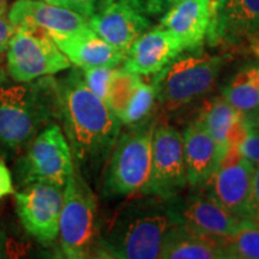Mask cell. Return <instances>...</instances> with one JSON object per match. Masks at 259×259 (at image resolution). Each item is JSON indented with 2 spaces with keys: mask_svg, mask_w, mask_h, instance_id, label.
I'll use <instances>...</instances> for the list:
<instances>
[{
  "mask_svg": "<svg viewBox=\"0 0 259 259\" xmlns=\"http://www.w3.org/2000/svg\"><path fill=\"white\" fill-rule=\"evenodd\" d=\"M58 107L74 166L96 170L111 155L121 122L77 70L58 83Z\"/></svg>",
  "mask_w": 259,
  "mask_h": 259,
  "instance_id": "6da1fadb",
  "label": "cell"
},
{
  "mask_svg": "<svg viewBox=\"0 0 259 259\" xmlns=\"http://www.w3.org/2000/svg\"><path fill=\"white\" fill-rule=\"evenodd\" d=\"M0 79V144L18 150L59 116L58 82L46 76L36 82L8 84L3 73Z\"/></svg>",
  "mask_w": 259,
  "mask_h": 259,
  "instance_id": "7a4b0ae2",
  "label": "cell"
},
{
  "mask_svg": "<svg viewBox=\"0 0 259 259\" xmlns=\"http://www.w3.org/2000/svg\"><path fill=\"white\" fill-rule=\"evenodd\" d=\"M176 222L171 210L155 200L128 205L116 216L103 247L112 258H161L166 236Z\"/></svg>",
  "mask_w": 259,
  "mask_h": 259,
  "instance_id": "3957f363",
  "label": "cell"
},
{
  "mask_svg": "<svg viewBox=\"0 0 259 259\" xmlns=\"http://www.w3.org/2000/svg\"><path fill=\"white\" fill-rule=\"evenodd\" d=\"M154 125L141 121L119 135L103 179L108 197L132 196L144 192L151 170V142Z\"/></svg>",
  "mask_w": 259,
  "mask_h": 259,
  "instance_id": "277c9868",
  "label": "cell"
},
{
  "mask_svg": "<svg viewBox=\"0 0 259 259\" xmlns=\"http://www.w3.org/2000/svg\"><path fill=\"white\" fill-rule=\"evenodd\" d=\"M223 58L210 54L189 56L171 61L155 80L156 100L162 112L173 114L198 101L213 88Z\"/></svg>",
  "mask_w": 259,
  "mask_h": 259,
  "instance_id": "5b68a950",
  "label": "cell"
},
{
  "mask_svg": "<svg viewBox=\"0 0 259 259\" xmlns=\"http://www.w3.org/2000/svg\"><path fill=\"white\" fill-rule=\"evenodd\" d=\"M74 167L63 130L57 124H48L27 144V150L18 158L15 171L22 187L45 183L64 189Z\"/></svg>",
  "mask_w": 259,
  "mask_h": 259,
  "instance_id": "8992f818",
  "label": "cell"
},
{
  "mask_svg": "<svg viewBox=\"0 0 259 259\" xmlns=\"http://www.w3.org/2000/svg\"><path fill=\"white\" fill-rule=\"evenodd\" d=\"M58 236L66 258L90 257L95 247L96 200L92 190L76 170L64 187Z\"/></svg>",
  "mask_w": 259,
  "mask_h": 259,
  "instance_id": "52a82bcc",
  "label": "cell"
},
{
  "mask_svg": "<svg viewBox=\"0 0 259 259\" xmlns=\"http://www.w3.org/2000/svg\"><path fill=\"white\" fill-rule=\"evenodd\" d=\"M6 52V69L14 82H31L71 66L51 35L41 29H16Z\"/></svg>",
  "mask_w": 259,
  "mask_h": 259,
  "instance_id": "ba28073f",
  "label": "cell"
},
{
  "mask_svg": "<svg viewBox=\"0 0 259 259\" xmlns=\"http://www.w3.org/2000/svg\"><path fill=\"white\" fill-rule=\"evenodd\" d=\"M187 184L183 135L176 127H154L151 170L144 193L162 199L177 197Z\"/></svg>",
  "mask_w": 259,
  "mask_h": 259,
  "instance_id": "9c48e42d",
  "label": "cell"
},
{
  "mask_svg": "<svg viewBox=\"0 0 259 259\" xmlns=\"http://www.w3.org/2000/svg\"><path fill=\"white\" fill-rule=\"evenodd\" d=\"M254 166L241 155L236 145L231 147L205 183L204 193L241 219H247L252 176Z\"/></svg>",
  "mask_w": 259,
  "mask_h": 259,
  "instance_id": "30bf717a",
  "label": "cell"
},
{
  "mask_svg": "<svg viewBox=\"0 0 259 259\" xmlns=\"http://www.w3.org/2000/svg\"><path fill=\"white\" fill-rule=\"evenodd\" d=\"M64 189L32 183L15 193V208L25 232L42 244H51L59 234Z\"/></svg>",
  "mask_w": 259,
  "mask_h": 259,
  "instance_id": "8fae6325",
  "label": "cell"
},
{
  "mask_svg": "<svg viewBox=\"0 0 259 259\" xmlns=\"http://www.w3.org/2000/svg\"><path fill=\"white\" fill-rule=\"evenodd\" d=\"M208 40L211 45H242L259 40V0H213Z\"/></svg>",
  "mask_w": 259,
  "mask_h": 259,
  "instance_id": "7c38bea8",
  "label": "cell"
},
{
  "mask_svg": "<svg viewBox=\"0 0 259 259\" xmlns=\"http://www.w3.org/2000/svg\"><path fill=\"white\" fill-rule=\"evenodd\" d=\"M8 18L15 29L36 28L51 36H67L90 29L88 19L82 15L42 0H16Z\"/></svg>",
  "mask_w": 259,
  "mask_h": 259,
  "instance_id": "4fadbf2b",
  "label": "cell"
},
{
  "mask_svg": "<svg viewBox=\"0 0 259 259\" xmlns=\"http://www.w3.org/2000/svg\"><path fill=\"white\" fill-rule=\"evenodd\" d=\"M185 51L176 35L161 25L145 31L126 52L122 67L136 74H157Z\"/></svg>",
  "mask_w": 259,
  "mask_h": 259,
  "instance_id": "5bb4252c",
  "label": "cell"
},
{
  "mask_svg": "<svg viewBox=\"0 0 259 259\" xmlns=\"http://www.w3.org/2000/svg\"><path fill=\"white\" fill-rule=\"evenodd\" d=\"M88 22L90 29L96 35L125 53L151 25L150 19L122 0L113 2L101 12L89 18Z\"/></svg>",
  "mask_w": 259,
  "mask_h": 259,
  "instance_id": "9a60e30c",
  "label": "cell"
},
{
  "mask_svg": "<svg viewBox=\"0 0 259 259\" xmlns=\"http://www.w3.org/2000/svg\"><path fill=\"white\" fill-rule=\"evenodd\" d=\"M213 0H180L161 17L160 25L179 38L185 50L202 46L208 36Z\"/></svg>",
  "mask_w": 259,
  "mask_h": 259,
  "instance_id": "2e32d148",
  "label": "cell"
},
{
  "mask_svg": "<svg viewBox=\"0 0 259 259\" xmlns=\"http://www.w3.org/2000/svg\"><path fill=\"white\" fill-rule=\"evenodd\" d=\"M174 218L178 222L213 238L232 234L245 220L229 212L205 193L190 197L179 206Z\"/></svg>",
  "mask_w": 259,
  "mask_h": 259,
  "instance_id": "e0dca14e",
  "label": "cell"
},
{
  "mask_svg": "<svg viewBox=\"0 0 259 259\" xmlns=\"http://www.w3.org/2000/svg\"><path fill=\"white\" fill-rule=\"evenodd\" d=\"M71 64L80 69L95 66L116 67L122 64L126 53L112 46L92 29L67 36H51Z\"/></svg>",
  "mask_w": 259,
  "mask_h": 259,
  "instance_id": "ac0fdd59",
  "label": "cell"
},
{
  "mask_svg": "<svg viewBox=\"0 0 259 259\" xmlns=\"http://www.w3.org/2000/svg\"><path fill=\"white\" fill-rule=\"evenodd\" d=\"M183 145L187 183L200 187L226 153H223L215 139L197 120L184 131Z\"/></svg>",
  "mask_w": 259,
  "mask_h": 259,
  "instance_id": "d6986e66",
  "label": "cell"
},
{
  "mask_svg": "<svg viewBox=\"0 0 259 259\" xmlns=\"http://www.w3.org/2000/svg\"><path fill=\"white\" fill-rule=\"evenodd\" d=\"M197 121L205 127L223 153L240 143L248 127L245 116L223 96L212 97L204 102Z\"/></svg>",
  "mask_w": 259,
  "mask_h": 259,
  "instance_id": "ffe728a7",
  "label": "cell"
},
{
  "mask_svg": "<svg viewBox=\"0 0 259 259\" xmlns=\"http://www.w3.org/2000/svg\"><path fill=\"white\" fill-rule=\"evenodd\" d=\"M161 258L221 259L227 254L218 239L177 221L166 236Z\"/></svg>",
  "mask_w": 259,
  "mask_h": 259,
  "instance_id": "44dd1931",
  "label": "cell"
},
{
  "mask_svg": "<svg viewBox=\"0 0 259 259\" xmlns=\"http://www.w3.org/2000/svg\"><path fill=\"white\" fill-rule=\"evenodd\" d=\"M222 96L251 125L259 113V64L248 65L236 72L223 89Z\"/></svg>",
  "mask_w": 259,
  "mask_h": 259,
  "instance_id": "7402d4cb",
  "label": "cell"
},
{
  "mask_svg": "<svg viewBox=\"0 0 259 259\" xmlns=\"http://www.w3.org/2000/svg\"><path fill=\"white\" fill-rule=\"evenodd\" d=\"M227 258L259 259V225L245 219L232 234L216 238Z\"/></svg>",
  "mask_w": 259,
  "mask_h": 259,
  "instance_id": "603a6c76",
  "label": "cell"
},
{
  "mask_svg": "<svg viewBox=\"0 0 259 259\" xmlns=\"http://www.w3.org/2000/svg\"><path fill=\"white\" fill-rule=\"evenodd\" d=\"M118 67V66H116ZM116 67L113 66H95L83 69V79L87 87L99 96L103 101H107L108 97L109 84H111L112 76Z\"/></svg>",
  "mask_w": 259,
  "mask_h": 259,
  "instance_id": "cb8c5ba5",
  "label": "cell"
},
{
  "mask_svg": "<svg viewBox=\"0 0 259 259\" xmlns=\"http://www.w3.org/2000/svg\"><path fill=\"white\" fill-rule=\"evenodd\" d=\"M115 0H54V4L70 9L87 19L92 18Z\"/></svg>",
  "mask_w": 259,
  "mask_h": 259,
  "instance_id": "d4e9b609",
  "label": "cell"
},
{
  "mask_svg": "<svg viewBox=\"0 0 259 259\" xmlns=\"http://www.w3.org/2000/svg\"><path fill=\"white\" fill-rule=\"evenodd\" d=\"M145 17H162L180 0H122Z\"/></svg>",
  "mask_w": 259,
  "mask_h": 259,
  "instance_id": "484cf974",
  "label": "cell"
},
{
  "mask_svg": "<svg viewBox=\"0 0 259 259\" xmlns=\"http://www.w3.org/2000/svg\"><path fill=\"white\" fill-rule=\"evenodd\" d=\"M236 147L253 166H259V124L248 125L245 137Z\"/></svg>",
  "mask_w": 259,
  "mask_h": 259,
  "instance_id": "4316f807",
  "label": "cell"
},
{
  "mask_svg": "<svg viewBox=\"0 0 259 259\" xmlns=\"http://www.w3.org/2000/svg\"><path fill=\"white\" fill-rule=\"evenodd\" d=\"M247 220L259 222V166H254L252 176L250 200L247 208Z\"/></svg>",
  "mask_w": 259,
  "mask_h": 259,
  "instance_id": "83f0119b",
  "label": "cell"
},
{
  "mask_svg": "<svg viewBox=\"0 0 259 259\" xmlns=\"http://www.w3.org/2000/svg\"><path fill=\"white\" fill-rule=\"evenodd\" d=\"M16 29L8 17L0 16V57L8 51V47L14 36Z\"/></svg>",
  "mask_w": 259,
  "mask_h": 259,
  "instance_id": "f1b7e54d",
  "label": "cell"
},
{
  "mask_svg": "<svg viewBox=\"0 0 259 259\" xmlns=\"http://www.w3.org/2000/svg\"><path fill=\"white\" fill-rule=\"evenodd\" d=\"M12 193H15V189L12 185L11 171L6 166L4 158L0 156V199Z\"/></svg>",
  "mask_w": 259,
  "mask_h": 259,
  "instance_id": "f546056e",
  "label": "cell"
},
{
  "mask_svg": "<svg viewBox=\"0 0 259 259\" xmlns=\"http://www.w3.org/2000/svg\"><path fill=\"white\" fill-rule=\"evenodd\" d=\"M5 247H6V238L4 232L0 231V258H4L5 255Z\"/></svg>",
  "mask_w": 259,
  "mask_h": 259,
  "instance_id": "4dcf8cb0",
  "label": "cell"
},
{
  "mask_svg": "<svg viewBox=\"0 0 259 259\" xmlns=\"http://www.w3.org/2000/svg\"><path fill=\"white\" fill-rule=\"evenodd\" d=\"M6 4H8V0H0V10L6 11Z\"/></svg>",
  "mask_w": 259,
  "mask_h": 259,
  "instance_id": "1f68e13d",
  "label": "cell"
},
{
  "mask_svg": "<svg viewBox=\"0 0 259 259\" xmlns=\"http://www.w3.org/2000/svg\"><path fill=\"white\" fill-rule=\"evenodd\" d=\"M254 124H259V113H258L257 118H255V119H254V121H253V122H252V124H251V125H254Z\"/></svg>",
  "mask_w": 259,
  "mask_h": 259,
  "instance_id": "d6a6232c",
  "label": "cell"
},
{
  "mask_svg": "<svg viewBox=\"0 0 259 259\" xmlns=\"http://www.w3.org/2000/svg\"><path fill=\"white\" fill-rule=\"evenodd\" d=\"M42 2H46V3H51V4H54V0H42Z\"/></svg>",
  "mask_w": 259,
  "mask_h": 259,
  "instance_id": "836d02e7",
  "label": "cell"
},
{
  "mask_svg": "<svg viewBox=\"0 0 259 259\" xmlns=\"http://www.w3.org/2000/svg\"><path fill=\"white\" fill-rule=\"evenodd\" d=\"M257 223H258V225H259V222H257Z\"/></svg>",
  "mask_w": 259,
  "mask_h": 259,
  "instance_id": "e575fe53",
  "label": "cell"
}]
</instances>
